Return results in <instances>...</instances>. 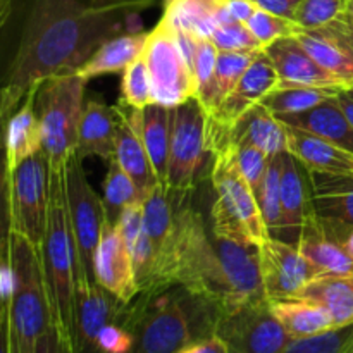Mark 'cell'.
<instances>
[{"instance_id": "6da1fadb", "label": "cell", "mask_w": 353, "mask_h": 353, "mask_svg": "<svg viewBox=\"0 0 353 353\" xmlns=\"http://www.w3.org/2000/svg\"><path fill=\"white\" fill-rule=\"evenodd\" d=\"M157 0H12L0 90L19 105L45 79L72 74L107 40L137 30Z\"/></svg>"}, {"instance_id": "7a4b0ae2", "label": "cell", "mask_w": 353, "mask_h": 353, "mask_svg": "<svg viewBox=\"0 0 353 353\" xmlns=\"http://www.w3.org/2000/svg\"><path fill=\"white\" fill-rule=\"evenodd\" d=\"M172 283L212 300L223 312L265 300L259 247L221 236L209 217L183 199L176 219Z\"/></svg>"}, {"instance_id": "3957f363", "label": "cell", "mask_w": 353, "mask_h": 353, "mask_svg": "<svg viewBox=\"0 0 353 353\" xmlns=\"http://www.w3.org/2000/svg\"><path fill=\"white\" fill-rule=\"evenodd\" d=\"M221 314L223 309L212 300L179 285L138 293L121 314L130 333L126 353H179L214 336Z\"/></svg>"}, {"instance_id": "277c9868", "label": "cell", "mask_w": 353, "mask_h": 353, "mask_svg": "<svg viewBox=\"0 0 353 353\" xmlns=\"http://www.w3.org/2000/svg\"><path fill=\"white\" fill-rule=\"evenodd\" d=\"M228 130L207 121V148L212 155L210 181L216 193L209 219L221 236L259 247L271 234L262 219L257 196L241 174Z\"/></svg>"}, {"instance_id": "5b68a950", "label": "cell", "mask_w": 353, "mask_h": 353, "mask_svg": "<svg viewBox=\"0 0 353 353\" xmlns=\"http://www.w3.org/2000/svg\"><path fill=\"white\" fill-rule=\"evenodd\" d=\"M45 290L50 305L52 324L69 347L74 312V290L78 278V255L69 221L64 168L50 169V199L47 228L40 247Z\"/></svg>"}, {"instance_id": "8992f818", "label": "cell", "mask_w": 353, "mask_h": 353, "mask_svg": "<svg viewBox=\"0 0 353 353\" xmlns=\"http://www.w3.org/2000/svg\"><path fill=\"white\" fill-rule=\"evenodd\" d=\"M9 279L10 353H31L50 327L52 316L40 250L16 233L9 243Z\"/></svg>"}, {"instance_id": "52a82bcc", "label": "cell", "mask_w": 353, "mask_h": 353, "mask_svg": "<svg viewBox=\"0 0 353 353\" xmlns=\"http://www.w3.org/2000/svg\"><path fill=\"white\" fill-rule=\"evenodd\" d=\"M85 88L86 81L76 74L55 76L37 86L34 105L41 124L43 154L50 169L65 168L68 159L76 152Z\"/></svg>"}, {"instance_id": "ba28073f", "label": "cell", "mask_w": 353, "mask_h": 353, "mask_svg": "<svg viewBox=\"0 0 353 353\" xmlns=\"http://www.w3.org/2000/svg\"><path fill=\"white\" fill-rule=\"evenodd\" d=\"M209 114L196 99L171 109V143L165 185L171 192L190 195L205 171Z\"/></svg>"}, {"instance_id": "9c48e42d", "label": "cell", "mask_w": 353, "mask_h": 353, "mask_svg": "<svg viewBox=\"0 0 353 353\" xmlns=\"http://www.w3.org/2000/svg\"><path fill=\"white\" fill-rule=\"evenodd\" d=\"M143 57L150 72L155 102L172 109L195 99L193 68L179 43L174 26L164 17L148 31Z\"/></svg>"}, {"instance_id": "30bf717a", "label": "cell", "mask_w": 353, "mask_h": 353, "mask_svg": "<svg viewBox=\"0 0 353 353\" xmlns=\"http://www.w3.org/2000/svg\"><path fill=\"white\" fill-rule=\"evenodd\" d=\"M64 179L69 221L78 255L76 279L97 283L95 252L99 247L102 226L107 219L103 200H100V196L90 186L83 171V161L76 155V152L65 162Z\"/></svg>"}, {"instance_id": "8fae6325", "label": "cell", "mask_w": 353, "mask_h": 353, "mask_svg": "<svg viewBox=\"0 0 353 353\" xmlns=\"http://www.w3.org/2000/svg\"><path fill=\"white\" fill-rule=\"evenodd\" d=\"M50 168L43 150L10 171V226L40 250L47 228Z\"/></svg>"}, {"instance_id": "7c38bea8", "label": "cell", "mask_w": 353, "mask_h": 353, "mask_svg": "<svg viewBox=\"0 0 353 353\" xmlns=\"http://www.w3.org/2000/svg\"><path fill=\"white\" fill-rule=\"evenodd\" d=\"M214 336L226 353H283L293 341L268 299L221 314Z\"/></svg>"}, {"instance_id": "4fadbf2b", "label": "cell", "mask_w": 353, "mask_h": 353, "mask_svg": "<svg viewBox=\"0 0 353 353\" xmlns=\"http://www.w3.org/2000/svg\"><path fill=\"white\" fill-rule=\"evenodd\" d=\"M126 303L99 283L76 279L74 312L69 336L71 353H100V338L117 323Z\"/></svg>"}, {"instance_id": "5bb4252c", "label": "cell", "mask_w": 353, "mask_h": 353, "mask_svg": "<svg viewBox=\"0 0 353 353\" xmlns=\"http://www.w3.org/2000/svg\"><path fill=\"white\" fill-rule=\"evenodd\" d=\"M259 269L269 302L292 299L305 283L321 274L299 247L272 236L259 245Z\"/></svg>"}, {"instance_id": "9a60e30c", "label": "cell", "mask_w": 353, "mask_h": 353, "mask_svg": "<svg viewBox=\"0 0 353 353\" xmlns=\"http://www.w3.org/2000/svg\"><path fill=\"white\" fill-rule=\"evenodd\" d=\"M295 37L326 71L347 88L353 86V23L347 12L323 26H299Z\"/></svg>"}, {"instance_id": "2e32d148", "label": "cell", "mask_w": 353, "mask_h": 353, "mask_svg": "<svg viewBox=\"0 0 353 353\" xmlns=\"http://www.w3.org/2000/svg\"><path fill=\"white\" fill-rule=\"evenodd\" d=\"M316 217L327 236L343 245L353 231V174L309 172Z\"/></svg>"}, {"instance_id": "e0dca14e", "label": "cell", "mask_w": 353, "mask_h": 353, "mask_svg": "<svg viewBox=\"0 0 353 353\" xmlns=\"http://www.w3.org/2000/svg\"><path fill=\"white\" fill-rule=\"evenodd\" d=\"M316 216L310 176L290 152L281 154V230L278 240L299 247L303 226Z\"/></svg>"}, {"instance_id": "ac0fdd59", "label": "cell", "mask_w": 353, "mask_h": 353, "mask_svg": "<svg viewBox=\"0 0 353 353\" xmlns=\"http://www.w3.org/2000/svg\"><path fill=\"white\" fill-rule=\"evenodd\" d=\"M95 278L99 285L124 303H130L140 293L134 278L133 257L117 224L109 219L103 223L95 252Z\"/></svg>"}, {"instance_id": "d6986e66", "label": "cell", "mask_w": 353, "mask_h": 353, "mask_svg": "<svg viewBox=\"0 0 353 353\" xmlns=\"http://www.w3.org/2000/svg\"><path fill=\"white\" fill-rule=\"evenodd\" d=\"M265 55L279 76L278 86H314V88H338L347 86L323 68L296 37H285L264 48Z\"/></svg>"}, {"instance_id": "ffe728a7", "label": "cell", "mask_w": 353, "mask_h": 353, "mask_svg": "<svg viewBox=\"0 0 353 353\" xmlns=\"http://www.w3.org/2000/svg\"><path fill=\"white\" fill-rule=\"evenodd\" d=\"M116 107L119 114V124H117L114 161L133 179L141 195L147 196L155 186L161 185V181L155 176L150 157L145 148L143 134H141V109H133L124 103Z\"/></svg>"}, {"instance_id": "44dd1931", "label": "cell", "mask_w": 353, "mask_h": 353, "mask_svg": "<svg viewBox=\"0 0 353 353\" xmlns=\"http://www.w3.org/2000/svg\"><path fill=\"white\" fill-rule=\"evenodd\" d=\"M279 85V76L271 64L265 52H259L240 81L228 93L216 110L209 116L210 121L224 128H230L238 117L247 110L261 103L276 86Z\"/></svg>"}, {"instance_id": "7402d4cb", "label": "cell", "mask_w": 353, "mask_h": 353, "mask_svg": "<svg viewBox=\"0 0 353 353\" xmlns=\"http://www.w3.org/2000/svg\"><path fill=\"white\" fill-rule=\"evenodd\" d=\"M119 114L117 107H109L99 100H88L83 109L76 140V155L100 157L109 164L116 157V138Z\"/></svg>"}, {"instance_id": "603a6c76", "label": "cell", "mask_w": 353, "mask_h": 353, "mask_svg": "<svg viewBox=\"0 0 353 353\" xmlns=\"http://www.w3.org/2000/svg\"><path fill=\"white\" fill-rule=\"evenodd\" d=\"M285 126L338 145L340 148L353 154V126L347 114L341 109L338 95L324 100L319 105L299 114L278 117Z\"/></svg>"}, {"instance_id": "cb8c5ba5", "label": "cell", "mask_w": 353, "mask_h": 353, "mask_svg": "<svg viewBox=\"0 0 353 353\" xmlns=\"http://www.w3.org/2000/svg\"><path fill=\"white\" fill-rule=\"evenodd\" d=\"M228 133L234 147L252 145L265 152L269 157L286 152V143H288L286 126L262 103H257L243 116L238 117L230 126Z\"/></svg>"}, {"instance_id": "d4e9b609", "label": "cell", "mask_w": 353, "mask_h": 353, "mask_svg": "<svg viewBox=\"0 0 353 353\" xmlns=\"http://www.w3.org/2000/svg\"><path fill=\"white\" fill-rule=\"evenodd\" d=\"M286 152L295 155L309 172L353 174V154L314 134L286 126Z\"/></svg>"}, {"instance_id": "484cf974", "label": "cell", "mask_w": 353, "mask_h": 353, "mask_svg": "<svg viewBox=\"0 0 353 353\" xmlns=\"http://www.w3.org/2000/svg\"><path fill=\"white\" fill-rule=\"evenodd\" d=\"M34 92L37 88L24 97L23 102L7 121L6 145L10 171L31 155L43 150V137H41L40 117L34 105Z\"/></svg>"}, {"instance_id": "4316f807", "label": "cell", "mask_w": 353, "mask_h": 353, "mask_svg": "<svg viewBox=\"0 0 353 353\" xmlns=\"http://www.w3.org/2000/svg\"><path fill=\"white\" fill-rule=\"evenodd\" d=\"M147 37L148 31L140 30L110 38L105 43L100 45L93 52L92 57L85 64L79 65L72 74L88 83L90 79L99 78V76L123 72L134 59L143 54Z\"/></svg>"}, {"instance_id": "83f0119b", "label": "cell", "mask_w": 353, "mask_h": 353, "mask_svg": "<svg viewBox=\"0 0 353 353\" xmlns=\"http://www.w3.org/2000/svg\"><path fill=\"white\" fill-rule=\"evenodd\" d=\"M295 299L323 305L336 327L353 323V274L316 276L300 288Z\"/></svg>"}, {"instance_id": "f1b7e54d", "label": "cell", "mask_w": 353, "mask_h": 353, "mask_svg": "<svg viewBox=\"0 0 353 353\" xmlns=\"http://www.w3.org/2000/svg\"><path fill=\"white\" fill-rule=\"evenodd\" d=\"M299 250L321 274H353V259L343 245L324 233L316 216L303 226Z\"/></svg>"}, {"instance_id": "f546056e", "label": "cell", "mask_w": 353, "mask_h": 353, "mask_svg": "<svg viewBox=\"0 0 353 353\" xmlns=\"http://www.w3.org/2000/svg\"><path fill=\"white\" fill-rule=\"evenodd\" d=\"M271 307L292 340H303L336 327L330 312L323 305L309 300L293 296L271 302Z\"/></svg>"}, {"instance_id": "4dcf8cb0", "label": "cell", "mask_w": 353, "mask_h": 353, "mask_svg": "<svg viewBox=\"0 0 353 353\" xmlns=\"http://www.w3.org/2000/svg\"><path fill=\"white\" fill-rule=\"evenodd\" d=\"M226 0H169L164 14L172 26L181 28L202 38H210L214 28L223 23Z\"/></svg>"}, {"instance_id": "1f68e13d", "label": "cell", "mask_w": 353, "mask_h": 353, "mask_svg": "<svg viewBox=\"0 0 353 353\" xmlns=\"http://www.w3.org/2000/svg\"><path fill=\"white\" fill-rule=\"evenodd\" d=\"M141 134L155 176L161 185H165L171 143V109L157 102L141 109Z\"/></svg>"}, {"instance_id": "d6a6232c", "label": "cell", "mask_w": 353, "mask_h": 353, "mask_svg": "<svg viewBox=\"0 0 353 353\" xmlns=\"http://www.w3.org/2000/svg\"><path fill=\"white\" fill-rule=\"evenodd\" d=\"M17 109L16 103L0 90V268L9 265L10 226V165L7 159L6 128L9 116Z\"/></svg>"}, {"instance_id": "836d02e7", "label": "cell", "mask_w": 353, "mask_h": 353, "mask_svg": "<svg viewBox=\"0 0 353 353\" xmlns=\"http://www.w3.org/2000/svg\"><path fill=\"white\" fill-rule=\"evenodd\" d=\"M338 88H314V86H276L264 100L262 105L268 107L276 117L299 114L319 105L324 100L333 99L340 93Z\"/></svg>"}, {"instance_id": "e575fe53", "label": "cell", "mask_w": 353, "mask_h": 353, "mask_svg": "<svg viewBox=\"0 0 353 353\" xmlns=\"http://www.w3.org/2000/svg\"><path fill=\"white\" fill-rule=\"evenodd\" d=\"M217 48L209 38L195 34V54H193V74H195V99L205 112L212 114L219 107V93L216 83Z\"/></svg>"}, {"instance_id": "d590c367", "label": "cell", "mask_w": 353, "mask_h": 353, "mask_svg": "<svg viewBox=\"0 0 353 353\" xmlns=\"http://www.w3.org/2000/svg\"><path fill=\"white\" fill-rule=\"evenodd\" d=\"M143 200L145 196L137 188L133 179L124 172V169L116 161L109 162V171L103 181V207H105L107 219L116 224L126 207Z\"/></svg>"}, {"instance_id": "8d00e7d4", "label": "cell", "mask_w": 353, "mask_h": 353, "mask_svg": "<svg viewBox=\"0 0 353 353\" xmlns=\"http://www.w3.org/2000/svg\"><path fill=\"white\" fill-rule=\"evenodd\" d=\"M281 154L269 161L264 185L257 199L262 219L272 238L278 236L281 230Z\"/></svg>"}, {"instance_id": "74e56055", "label": "cell", "mask_w": 353, "mask_h": 353, "mask_svg": "<svg viewBox=\"0 0 353 353\" xmlns=\"http://www.w3.org/2000/svg\"><path fill=\"white\" fill-rule=\"evenodd\" d=\"M121 103L133 109H145L150 103H155L150 72H148L143 54L134 59L123 71Z\"/></svg>"}, {"instance_id": "f35d334b", "label": "cell", "mask_w": 353, "mask_h": 353, "mask_svg": "<svg viewBox=\"0 0 353 353\" xmlns=\"http://www.w3.org/2000/svg\"><path fill=\"white\" fill-rule=\"evenodd\" d=\"M283 353H353V323L316 336L293 340Z\"/></svg>"}, {"instance_id": "ab89813d", "label": "cell", "mask_w": 353, "mask_h": 353, "mask_svg": "<svg viewBox=\"0 0 353 353\" xmlns=\"http://www.w3.org/2000/svg\"><path fill=\"white\" fill-rule=\"evenodd\" d=\"M262 52V50H259ZM259 52H221L217 50L216 61V83L219 93V103L224 97L236 86L248 65L254 62Z\"/></svg>"}, {"instance_id": "60d3db41", "label": "cell", "mask_w": 353, "mask_h": 353, "mask_svg": "<svg viewBox=\"0 0 353 353\" xmlns=\"http://www.w3.org/2000/svg\"><path fill=\"white\" fill-rule=\"evenodd\" d=\"M245 24H247L248 30L252 31V34L257 38V41L264 48L271 45L272 41L279 40V38L295 37L296 30H299V24L295 21L276 16V14L259 9V7Z\"/></svg>"}, {"instance_id": "b9f144b4", "label": "cell", "mask_w": 353, "mask_h": 353, "mask_svg": "<svg viewBox=\"0 0 353 353\" xmlns=\"http://www.w3.org/2000/svg\"><path fill=\"white\" fill-rule=\"evenodd\" d=\"M221 52H259L264 50L257 38L252 34L247 24L238 21H226L214 28L209 38Z\"/></svg>"}, {"instance_id": "7bdbcfd3", "label": "cell", "mask_w": 353, "mask_h": 353, "mask_svg": "<svg viewBox=\"0 0 353 353\" xmlns=\"http://www.w3.org/2000/svg\"><path fill=\"white\" fill-rule=\"evenodd\" d=\"M347 9V0H302L295 10V21L303 30L323 26L336 19Z\"/></svg>"}, {"instance_id": "ee69618b", "label": "cell", "mask_w": 353, "mask_h": 353, "mask_svg": "<svg viewBox=\"0 0 353 353\" xmlns=\"http://www.w3.org/2000/svg\"><path fill=\"white\" fill-rule=\"evenodd\" d=\"M234 148H236V159L241 174L245 176L250 188L254 190L255 196L259 199L271 157L265 152H262L261 148L252 147V145H240V147Z\"/></svg>"}, {"instance_id": "f6af8a7d", "label": "cell", "mask_w": 353, "mask_h": 353, "mask_svg": "<svg viewBox=\"0 0 353 353\" xmlns=\"http://www.w3.org/2000/svg\"><path fill=\"white\" fill-rule=\"evenodd\" d=\"M31 353H71V350L57 331V327L50 324V327L41 334Z\"/></svg>"}, {"instance_id": "bcb514c9", "label": "cell", "mask_w": 353, "mask_h": 353, "mask_svg": "<svg viewBox=\"0 0 353 353\" xmlns=\"http://www.w3.org/2000/svg\"><path fill=\"white\" fill-rule=\"evenodd\" d=\"M259 9H264L268 12L276 14V16L292 19L295 17V10L302 0H252Z\"/></svg>"}, {"instance_id": "7dc6e473", "label": "cell", "mask_w": 353, "mask_h": 353, "mask_svg": "<svg viewBox=\"0 0 353 353\" xmlns=\"http://www.w3.org/2000/svg\"><path fill=\"white\" fill-rule=\"evenodd\" d=\"M226 10L231 19L245 24L257 10V6L252 0H226Z\"/></svg>"}, {"instance_id": "c3c4849f", "label": "cell", "mask_w": 353, "mask_h": 353, "mask_svg": "<svg viewBox=\"0 0 353 353\" xmlns=\"http://www.w3.org/2000/svg\"><path fill=\"white\" fill-rule=\"evenodd\" d=\"M179 353H226V348L216 336H210L207 340H200L188 345Z\"/></svg>"}, {"instance_id": "681fc988", "label": "cell", "mask_w": 353, "mask_h": 353, "mask_svg": "<svg viewBox=\"0 0 353 353\" xmlns=\"http://www.w3.org/2000/svg\"><path fill=\"white\" fill-rule=\"evenodd\" d=\"M0 353H10V330H9V309L0 314Z\"/></svg>"}, {"instance_id": "f907efd6", "label": "cell", "mask_w": 353, "mask_h": 353, "mask_svg": "<svg viewBox=\"0 0 353 353\" xmlns=\"http://www.w3.org/2000/svg\"><path fill=\"white\" fill-rule=\"evenodd\" d=\"M9 288H10V279H9V265L7 268H0V314L6 309L7 300H9Z\"/></svg>"}, {"instance_id": "816d5d0a", "label": "cell", "mask_w": 353, "mask_h": 353, "mask_svg": "<svg viewBox=\"0 0 353 353\" xmlns=\"http://www.w3.org/2000/svg\"><path fill=\"white\" fill-rule=\"evenodd\" d=\"M338 100H340L341 109L345 110V114H347L348 121H350L352 126H353V99H352L350 95H348L347 90H341V92L338 93Z\"/></svg>"}, {"instance_id": "f5cc1de1", "label": "cell", "mask_w": 353, "mask_h": 353, "mask_svg": "<svg viewBox=\"0 0 353 353\" xmlns=\"http://www.w3.org/2000/svg\"><path fill=\"white\" fill-rule=\"evenodd\" d=\"M10 10H12V0H0V31L9 19Z\"/></svg>"}, {"instance_id": "db71d44e", "label": "cell", "mask_w": 353, "mask_h": 353, "mask_svg": "<svg viewBox=\"0 0 353 353\" xmlns=\"http://www.w3.org/2000/svg\"><path fill=\"white\" fill-rule=\"evenodd\" d=\"M343 248L347 250V254L353 259V231L347 236V240L343 241Z\"/></svg>"}, {"instance_id": "11a10c76", "label": "cell", "mask_w": 353, "mask_h": 353, "mask_svg": "<svg viewBox=\"0 0 353 353\" xmlns=\"http://www.w3.org/2000/svg\"><path fill=\"white\" fill-rule=\"evenodd\" d=\"M345 12L348 14V17H350L353 23V0H347V9H345Z\"/></svg>"}, {"instance_id": "9f6ffc18", "label": "cell", "mask_w": 353, "mask_h": 353, "mask_svg": "<svg viewBox=\"0 0 353 353\" xmlns=\"http://www.w3.org/2000/svg\"><path fill=\"white\" fill-rule=\"evenodd\" d=\"M347 93L353 99V86H350V88H347Z\"/></svg>"}, {"instance_id": "6f0895ef", "label": "cell", "mask_w": 353, "mask_h": 353, "mask_svg": "<svg viewBox=\"0 0 353 353\" xmlns=\"http://www.w3.org/2000/svg\"><path fill=\"white\" fill-rule=\"evenodd\" d=\"M164 2H169V0H164Z\"/></svg>"}]
</instances>
